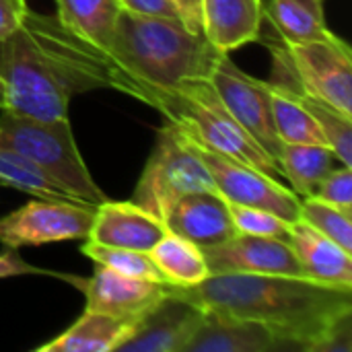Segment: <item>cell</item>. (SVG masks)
Returning a JSON list of instances; mask_svg holds the SVG:
<instances>
[{
  "label": "cell",
  "mask_w": 352,
  "mask_h": 352,
  "mask_svg": "<svg viewBox=\"0 0 352 352\" xmlns=\"http://www.w3.org/2000/svg\"><path fill=\"white\" fill-rule=\"evenodd\" d=\"M130 330L132 326L126 322L85 311L68 330L37 346L35 352H118Z\"/></svg>",
  "instance_id": "cell-21"
},
{
  "label": "cell",
  "mask_w": 352,
  "mask_h": 352,
  "mask_svg": "<svg viewBox=\"0 0 352 352\" xmlns=\"http://www.w3.org/2000/svg\"><path fill=\"white\" fill-rule=\"evenodd\" d=\"M289 243L305 278L352 289V252H346L301 219L291 223Z\"/></svg>",
  "instance_id": "cell-18"
},
{
  "label": "cell",
  "mask_w": 352,
  "mask_h": 352,
  "mask_svg": "<svg viewBox=\"0 0 352 352\" xmlns=\"http://www.w3.org/2000/svg\"><path fill=\"white\" fill-rule=\"evenodd\" d=\"M80 254L85 258L93 260L97 266L107 268L116 274H122L128 278H138V280H151V283H167L146 252L111 248V245H101V243H93V241L85 239Z\"/></svg>",
  "instance_id": "cell-26"
},
{
  "label": "cell",
  "mask_w": 352,
  "mask_h": 352,
  "mask_svg": "<svg viewBox=\"0 0 352 352\" xmlns=\"http://www.w3.org/2000/svg\"><path fill=\"white\" fill-rule=\"evenodd\" d=\"M120 8L138 12V14H151V16H165V19H179L177 8L171 0H118Z\"/></svg>",
  "instance_id": "cell-31"
},
{
  "label": "cell",
  "mask_w": 352,
  "mask_h": 352,
  "mask_svg": "<svg viewBox=\"0 0 352 352\" xmlns=\"http://www.w3.org/2000/svg\"><path fill=\"white\" fill-rule=\"evenodd\" d=\"M165 233V223L132 200H103L95 206V219L87 241L148 254Z\"/></svg>",
  "instance_id": "cell-16"
},
{
  "label": "cell",
  "mask_w": 352,
  "mask_h": 352,
  "mask_svg": "<svg viewBox=\"0 0 352 352\" xmlns=\"http://www.w3.org/2000/svg\"><path fill=\"white\" fill-rule=\"evenodd\" d=\"M303 85L322 101L352 118V54L336 33L330 39L287 43Z\"/></svg>",
  "instance_id": "cell-11"
},
{
  "label": "cell",
  "mask_w": 352,
  "mask_h": 352,
  "mask_svg": "<svg viewBox=\"0 0 352 352\" xmlns=\"http://www.w3.org/2000/svg\"><path fill=\"white\" fill-rule=\"evenodd\" d=\"M264 43L268 45V50L272 54L270 82L280 87L291 99H295L318 122V126L326 134L328 146L334 151L336 159L342 165L352 167V118H346L344 113H340L338 109H334L332 105H328L326 101L316 97L303 85L283 39L274 37Z\"/></svg>",
  "instance_id": "cell-13"
},
{
  "label": "cell",
  "mask_w": 352,
  "mask_h": 352,
  "mask_svg": "<svg viewBox=\"0 0 352 352\" xmlns=\"http://www.w3.org/2000/svg\"><path fill=\"white\" fill-rule=\"evenodd\" d=\"M163 223L167 231L196 243L200 250L223 243L237 233L229 202L217 190H200L182 196Z\"/></svg>",
  "instance_id": "cell-15"
},
{
  "label": "cell",
  "mask_w": 352,
  "mask_h": 352,
  "mask_svg": "<svg viewBox=\"0 0 352 352\" xmlns=\"http://www.w3.org/2000/svg\"><path fill=\"white\" fill-rule=\"evenodd\" d=\"M27 10V0H0V39L19 29Z\"/></svg>",
  "instance_id": "cell-32"
},
{
  "label": "cell",
  "mask_w": 352,
  "mask_h": 352,
  "mask_svg": "<svg viewBox=\"0 0 352 352\" xmlns=\"http://www.w3.org/2000/svg\"><path fill=\"white\" fill-rule=\"evenodd\" d=\"M171 2L177 8L182 23L190 31L204 35V31H202V0H171Z\"/></svg>",
  "instance_id": "cell-34"
},
{
  "label": "cell",
  "mask_w": 352,
  "mask_h": 352,
  "mask_svg": "<svg viewBox=\"0 0 352 352\" xmlns=\"http://www.w3.org/2000/svg\"><path fill=\"white\" fill-rule=\"evenodd\" d=\"M299 219L326 235L328 239L336 241L346 252H352V214L332 206L324 200L314 196L301 198L299 204Z\"/></svg>",
  "instance_id": "cell-28"
},
{
  "label": "cell",
  "mask_w": 352,
  "mask_h": 352,
  "mask_svg": "<svg viewBox=\"0 0 352 352\" xmlns=\"http://www.w3.org/2000/svg\"><path fill=\"white\" fill-rule=\"evenodd\" d=\"M311 196L352 214V167L342 165L330 169Z\"/></svg>",
  "instance_id": "cell-30"
},
{
  "label": "cell",
  "mask_w": 352,
  "mask_h": 352,
  "mask_svg": "<svg viewBox=\"0 0 352 352\" xmlns=\"http://www.w3.org/2000/svg\"><path fill=\"white\" fill-rule=\"evenodd\" d=\"M0 179L4 188H14L35 198H70L54 186L39 169L27 163L16 153L0 146Z\"/></svg>",
  "instance_id": "cell-27"
},
{
  "label": "cell",
  "mask_w": 352,
  "mask_h": 352,
  "mask_svg": "<svg viewBox=\"0 0 352 352\" xmlns=\"http://www.w3.org/2000/svg\"><path fill=\"white\" fill-rule=\"evenodd\" d=\"M217 190L184 132L167 122L157 132L153 153L138 177L132 202L165 221L171 206L190 192Z\"/></svg>",
  "instance_id": "cell-6"
},
{
  "label": "cell",
  "mask_w": 352,
  "mask_h": 352,
  "mask_svg": "<svg viewBox=\"0 0 352 352\" xmlns=\"http://www.w3.org/2000/svg\"><path fill=\"white\" fill-rule=\"evenodd\" d=\"M4 107H6V87L0 78V109H4Z\"/></svg>",
  "instance_id": "cell-35"
},
{
  "label": "cell",
  "mask_w": 352,
  "mask_h": 352,
  "mask_svg": "<svg viewBox=\"0 0 352 352\" xmlns=\"http://www.w3.org/2000/svg\"><path fill=\"white\" fill-rule=\"evenodd\" d=\"M111 58L85 41L56 14L27 10L19 29L0 39V78L10 111L39 118H68L70 99L111 89Z\"/></svg>",
  "instance_id": "cell-2"
},
{
  "label": "cell",
  "mask_w": 352,
  "mask_h": 352,
  "mask_svg": "<svg viewBox=\"0 0 352 352\" xmlns=\"http://www.w3.org/2000/svg\"><path fill=\"white\" fill-rule=\"evenodd\" d=\"M229 212L235 225L237 233L245 235H258V237H274L289 241V229L291 223L280 219L278 214L262 208L241 206V204H229Z\"/></svg>",
  "instance_id": "cell-29"
},
{
  "label": "cell",
  "mask_w": 352,
  "mask_h": 352,
  "mask_svg": "<svg viewBox=\"0 0 352 352\" xmlns=\"http://www.w3.org/2000/svg\"><path fill=\"white\" fill-rule=\"evenodd\" d=\"M95 206L74 198H37L0 219V243L8 250L87 239Z\"/></svg>",
  "instance_id": "cell-8"
},
{
  "label": "cell",
  "mask_w": 352,
  "mask_h": 352,
  "mask_svg": "<svg viewBox=\"0 0 352 352\" xmlns=\"http://www.w3.org/2000/svg\"><path fill=\"white\" fill-rule=\"evenodd\" d=\"M204 320V309L169 295L132 326L118 352H186Z\"/></svg>",
  "instance_id": "cell-14"
},
{
  "label": "cell",
  "mask_w": 352,
  "mask_h": 352,
  "mask_svg": "<svg viewBox=\"0 0 352 352\" xmlns=\"http://www.w3.org/2000/svg\"><path fill=\"white\" fill-rule=\"evenodd\" d=\"M289 351L287 344L264 324L204 311V320L186 352H270Z\"/></svg>",
  "instance_id": "cell-17"
},
{
  "label": "cell",
  "mask_w": 352,
  "mask_h": 352,
  "mask_svg": "<svg viewBox=\"0 0 352 352\" xmlns=\"http://www.w3.org/2000/svg\"><path fill=\"white\" fill-rule=\"evenodd\" d=\"M0 188H4V184H2V179H0Z\"/></svg>",
  "instance_id": "cell-36"
},
{
  "label": "cell",
  "mask_w": 352,
  "mask_h": 352,
  "mask_svg": "<svg viewBox=\"0 0 352 352\" xmlns=\"http://www.w3.org/2000/svg\"><path fill=\"white\" fill-rule=\"evenodd\" d=\"M338 163L334 151L326 144H283L276 165L291 190L299 196H311L316 186Z\"/></svg>",
  "instance_id": "cell-23"
},
{
  "label": "cell",
  "mask_w": 352,
  "mask_h": 352,
  "mask_svg": "<svg viewBox=\"0 0 352 352\" xmlns=\"http://www.w3.org/2000/svg\"><path fill=\"white\" fill-rule=\"evenodd\" d=\"M111 89L151 105L194 140L272 177H280L276 161L227 111L208 78H188L177 87H157L128 76L113 64Z\"/></svg>",
  "instance_id": "cell-4"
},
{
  "label": "cell",
  "mask_w": 352,
  "mask_h": 352,
  "mask_svg": "<svg viewBox=\"0 0 352 352\" xmlns=\"http://www.w3.org/2000/svg\"><path fill=\"white\" fill-rule=\"evenodd\" d=\"M0 111L2 148L23 157L74 200H82L93 206L107 200L80 157L68 118L39 120L10 109Z\"/></svg>",
  "instance_id": "cell-5"
},
{
  "label": "cell",
  "mask_w": 352,
  "mask_h": 352,
  "mask_svg": "<svg viewBox=\"0 0 352 352\" xmlns=\"http://www.w3.org/2000/svg\"><path fill=\"white\" fill-rule=\"evenodd\" d=\"M208 80L237 124L276 161L283 142L276 134L266 82L235 66L229 54H221L214 68L210 70Z\"/></svg>",
  "instance_id": "cell-9"
},
{
  "label": "cell",
  "mask_w": 352,
  "mask_h": 352,
  "mask_svg": "<svg viewBox=\"0 0 352 352\" xmlns=\"http://www.w3.org/2000/svg\"><path fill=\"white\" fill-rule=\"evenodd\" d=\"M107 54L132 78L157 87H177L188 78H208L225 52L177 19L120 8Z\"/></svg>",
  "instance_id": "cell-3"
},
{
  "label": "cell",
  "mask_w": 352,
  "mask_h": 352,
  "mask_svg": "<svg viewBox=\"0 0 352 352\" xmlns=\"http://www.w3.org/2000/svg\"><path fill=\"white\" fill-rule=\"evenodd\" d=\"M148 256L163 278L173 287H196L210 276L202 250L171 231L155 243Z\"/></svg>",
  "instance_id": "cell-22"
},
{
  "label": "cell",
  "mask_w": 352,
  "mask_h": 352,
  "mask_svg": "<svg viewBox=\"0 0 352 352\" xmlns=\"http://www.w3.org/2000/svg\"><path fill=\"white\" fill-rule=\"evenodd\" d=\"M210 274L303 276L289 241L235 233L223 243L202 248Z\"/></svg>",
  "instance_id": "cell-12"
},
{
  "label": "cell",
  "mask_w": 352,
  "mask_h": 352,
  "mask_svg": "<svg viewBox=\"0 0 352 352\" xmlns=\"http://www.w3.org/2000/svg\"><path fill=\"white\" fill-rule=\"evenodd\" d=\"M266 89L270 93L272 103V116L276 134L283 144H326V134L318 126V122L295 101L291 99L280 87L272 85L270 80H264Z\"/></svg>",
  "instance_id": "cell-25"
},
{
  "label": "cell",
  "mask_w": 352,
  "mask_h": 352,
  "mask_svg": "<svg viewBox=\"0 0 352 352\" xmlns=\"http://www.w3.org/2000/svg\"><path fill=\"white\" fill-rule=\"evenodd\" d=\"M262 27V0H202L204 37L225 54L260 41Z\"/></svg>",
  "instance_id": "cell-19"
},
{
  "label": "cell",
  "mask_w": 352,
  "mask_h": 352,
  "mask_svg": "<svg viewBox=\"0 0 352 352\" xmlns=\"http://www.w3.org/2000/svg\"><path fill=\"white\" fill-rule=\"evenodd\" d=\"M186 140L194 148V153L200 157V161L206 165L217 192L229 202V204H241L252 208H262L278 214L280 219L295 223L299 221V204L301 198L278 182V177H272L248 163H241L225 153H219L192 136L184 132Z\"/></svg>",
  "instance_id": "cell-7"
},
{
  "label": "cell",
  "mask_w": 352,
  "mask_h": 352,
  "mask_svg": "<svg viewBox=\"0 0 352 352\" xmlns=\"http://www.w3.org/2000/svg\"><path fill=\"white\" fill-rule=\"evenodd\" d=\"M58 6L56 16L72 33L85 41L109 50L116 19L120 12L118 0H54Z\"/></svg>",
  "instance_id": "cell-24"
},
{
  "label": "cell",
  "mask_w": 352,
  "mask_h": 352,
  "mask_svg": "<svg viewBox=\"0 0 352 352\" xmlns=\"http://www.w3.org/2000/svg\"><path fill=\"white\" fill-rule=\"evenodd\" d=\"M171 295L252 320L270 328L289 351L351 352L352 289L305 276L210 274L196 287H173Z\"/></svg>",
  "instance_id": "cell-1"
},
{
  "label": "cell",
  "mask_w": 352,
  "mask_h": 352,
  "mask_svg": "<svg viewBox=\"0 0 352 352\" xmlns=\"http://www.w3.org/2000/svg\"><path fill=\"white\" fill-rule=\"evenodd\" d=\"M264 23L272 25L274 37L287 43L330 39L324 0H262Z\"/></svg>",
  "instance_id": "cell-20"
},
{
  "label": "cell",
  "mask_w": 352,
  "mask_h": 352,
  "mask_svg": "<svg viewBox=\"0 0 352 352\" xmlns=\"http://www.w3.org/2000/svg\"><path fill=\"white\" fill-rule=\"evenodd\" d=\"M50 274L64 278L82 293L85 311L103 314L130 326L138 324L146 314H151L169 295L171 289V285L167 283L128 278L101 266H97V270L89 278L56 272Z\"/></svg>",
  "instance_id": "cell-10"
},
{
  "label": "cell",
  "mask_w": 352,
  "mask_h": 352,
  "mask_svg": "<svg viewBox=\"0 0 352 352\" xmlns=\"http://www.w3.org/2000/svg\"><path fill=\"white\" fill-rule=\"evenodd\" d=\"M21 274H50V272L25 262L16 254V250L6 248V252H0V278H10V276H21Z\"/></svg>",
  "instance_id": "cell-33"
}]
</instances>
